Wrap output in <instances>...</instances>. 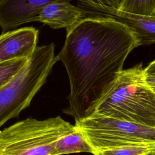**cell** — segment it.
<instances>
[{
	"label": "cell",
	"instance_id": "14",
	"mask_svg": "<svg viewBox=\"0 0 155 155\" xmlns=\"http://www.w3.org/2000/svg\"><path fill=\"white\" fill-rule=\"evenodd\" d=\"M144 70L146 74H155V59L144 68Z\"/></svg>",
	"mask_w": 155,
	"mask_h": 155
},
{
	"label": "cell",
	"instance_id": "13",
	"mask_svg": "<svg viewBox=\"0 0 155 155\" xmlns=\"http://www.w3.org/2000/svg\"><path fill=\"white\" fill-rule=\"evenodd\" d=\"M29 59H15L0 64V89L19 73Z\"/></svg>",
	"mask_w": 155,
	"mask_h": 155
},
{
	"label": "cell",
	"instance_id": "12",
	"mask_svg": "<svg viewBox=\"0 0 155 155\" xmlns=\"http://www.w3.org/2000/svg\"><path fill=\"white\" fill-rule=\"evenodd\" d=\"M153 152H155V142H149L105 150L99 155H150Z\"/></svg>",
	"mask_w": 155,
	"mask_h": 155
},
{
	"label": "cell",
	"instance_id": "11",
	"mask_svg": "<svg viewBox=\"0 0 155 155\" xmlns=\"http://www.w3.org/2000/svg\"><path fill=\"white\" fill-rule=\"evenodd\" d=\"M111 6L130 13L155 16V0H107Z\"/></svg>",
	"mask_w": 155,
	"mask_h": 155
},
{
	"label": "cell",
	"instance_id": "6",
	"mask_svg": "<svg viewBox=\"0 0 155 155\" xmlns=\"http://www.w3.org/2000/svg\"><path fill=\"white\" fill-rule=\"evenodd\" d=\"M76 5L82 11L84 19H107L120 23L131 30L138 47L155 43V16H144L119 10L107 0H78Z\"/></svg>",
	"mask_w": 155,
	"mask_h": 155
},
{
	"label": "cell",
	"instance_id": "1",
	"mask_svg": "<svg viewBox=\"0 0 155 155\" xmlns=\"http://www.w3.org/2000/svg\"><path fill=\"white\" fill-rule=\"evenodd\" d=\"M133 32L107 19H84L67 32L57 57L69 80L65 114L79 121L90 116L131 51L137 47Z\"/></svg>",
	"mask_w": 155,
	"mask_h": 155
},
{
	"label": "cell",
	"instance_id": "8",
	"mask_svg": "<svg viewBox=\"0 0 155 155\" xmlns=\"http://www.w3.org/2000/svg\"><path fill=\"white\" fill-rule=\"evenodd\" d=\"M53 0H1L0 27L2 33L21 24L38 21L44 7Z\"/></svg>",
	"mask_w": 155,
	"mask_h": 155
},
{
	"label": "cell",
	"instance_id": "2",
	"mask_svg": "<svg viewBox=\"0 0 155 155\" xmlns=\"http://www.w3.org/2000/svg\"><path fill=\"white\" fill-rule=\"evenodd\" d=\"M94 113L155 128V92L147 82L142 64L116 75Z\"/></svg>",
	"mask_w": 155,
	"mask_h": 155
},
{
	"label": "cell",
	"instance_id": "3",
	"mask_svg": "<svg viewBox=\"0 0 155 155\" xmlns=\"http://www.w3.org/2000/svg\"><path fill=\"white\" fill-rule=\"evenodd\" d=\"M54 43L37 46L19 73L0 89V128L29 107L59 61Z\"/></svg>",
	"mask_w": 155,
	"mask_h": 155
},
{
	"label": "cell",
	"instance_id": "10",
	"mask_svg": "<svg viewBox=\"0 0 155 155\" xmlns=\"http://www.w3.org/2000/svg\"><path fill=\"white\" fill-rule=\"evenodd\" d=\"M79 153H88L96 155V152L89 145L81 133L74 128V131L58 140L55 146L53 155Z\"/></svg>",
	"mask_w": 155,
	"mask_h": 155
},
{
	"label": "cell",
	"instance_id": "5",
	"mask_svg": "<svg viewBox=\"0 0 155 155\" xmlns=\"http://www.w3.org/2000/svg\"><path fill=\"white\" fill-rule=\"evenodd\" d=\"M74 125L94 150L96 155L105 150L130 145L155 142V128L96 113L76 121Z\"/></svg>",
	"mask_w": 155,
	"mask_h": 155
},
{
	"label": "cell",
	"instance_id": "15",
	"mask_svg": "<svg viewBox=\"0 0 155 155\" xmlns=\"http://www.w3.org/2000/svg\"><path fill=\"white\" fill-rule=\"evenodd\" d=\"M146 80L148 85L155 92V74H146Z\"/></svg>",
	"mask_w": 155,
	"mask_h": 155
},
{
	"label": "cell",
	"instance_id": "16",
	"mask_svg": "<svg viewBox=\"0 0 155 155\" xmlns=\"http://www.w3.org/2000/svg\"><path fill=\"white\" fill-rule=\"evenodd\" d=\"M150 155H155V152H153V153H152L151 154H150Z\"/></svg>",
	"mask_w": 155,
	"mask_h": 155
},
{
	"label": "cell",
	"instance_id": "4",
	"mask_svg": "<svg viewBox=\"0 0 155 155\" xmlns=\"http://www.w3.org/2000/svg\"><path fill=\"white\" fill-rule=\"evenodd\" d=\"M74 131L59 116L28 117L0 131V155H53L58 140Z\"/></svg>",
	"mask_w": 155,
	"mask_h": 155
},
{
	"label": "cell",
	"instance_id": "7",
	"mask_svg": "<svg viewBox=\"0 0 155 155\" xmlns=\"http://www.w3.org/2000/svg\"><path fill=\"white\" fill-rule=\"evenodd\" d=\"M39 31L33 27H25L0 35V64L12 60L27 59L37 47Z\"/></svg>",
	"mask_w": 155,
	"mask_h": 155
},
{
	"label": "cell",
	"instance_id": "9",
	"mask_svg": "<svg viewBox=\"0 0 155 155\" xmlns=\"http://www.w3.org/2000/svg\"><path fill=\"white\" fill-rule=\"evenodd\" d=\"M82 19V12L76 5L69 1L53 0L42 9L38 21L54 29L64 28L67 32Z\"/></svg>",
	"mask_w": 155,
	"mask_h": 155
}]
</instances>
